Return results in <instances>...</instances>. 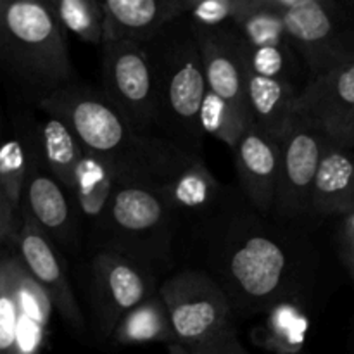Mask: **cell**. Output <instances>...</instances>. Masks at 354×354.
Masks as SVG:
<instances>
[{"instance_id":"obj_1","label":"cell","mask_w":354,"mask_h":354,"mask_svg":"<svg viewBox=\"0 0 354 354\" xmlns=\"http://www.w3.org/2000/svg\"><path fill=\"white\" fill-rule=\"evenodd\" d=\"M38 107L62 121L83 151L106 159L116 171V182L147 183L159 189L192 158L162 135L137 133L102 92L78 83L38 100Z\"/></svg>"},{"instance_id":"obj_2","label":"cell","mask_w":354,"mask_h":354,"mask_svg":"<svg viewBox=\"0 0 354 354\" xmlns=\"http://www.w3.org/2000/svg\"><path fill=\"white\" fill-rule=\"evenodd\" d=\"M144 48L154 73L158 130L180 151L203 158L201 107L209 88L192 19L178 17Z\"/></svg>"},{"instance_id":"obj_3","label":"cell","mask_w":354,"mask_h":354,"mask_svg":"<svg viewBox=\"0 0 354 354\" xmlns=\"http://www.w3.org/2000/svg\"><path fill=\"white\" fill-rule=\"evenodd\" d=\"M0 64L38 100L75 83L68 44L48 2L0 0Z\"/></svg>"},{"instance_id":"obj_4","label":"cell","mask_w":354,"mask_h":354,"mask_svg":"<svg viewBox=\"0 0 354 354\" xmlns=\"http://www.w3.org/2000/svg\"><path fill=\"white\" fill-rule=\"evenodd\" d=\"M223 275L232 289L230 303L235 297L245 310L268 311L279 301L299 296L289 248L265 232H248L227 242Z\"/></svg>"},{"instance_id":"obj_5","label":"cell","mask_w":354,"mask_h":354,"mask_svg":"<svg viewBox=\"0 0 354 354\" xmlns=\"http://www.w3.org/2000/svg\"><path fill=\"white\" fill-rule=\"evenodd\" d=\"M308 78L354 61V14L335 0H272ZM306 78V80H308Z\"/></svg>"},{"instance_id":"obj_6","label":"cell","mask_w":354,"mask_h":354,"mask_svg":"<svg viewBox=\"0 0 354 354\" xmlns=\"http://www.w3.org/2000/svg\"><path fill=\"white\" fill-rule=\"evenodd\" d=\"M180 220L158 187L138 182H116L104 227L116 235L118 248L135 261L168 254L173 228Z\"/></svg>"},{"instance_id":"obj_7","label":"cell","mask_w":354,"mask_h":354,"mask_svg":"<svg viewBox=\"0 0 354 354\" xmlns=\"http://www.w3.org/2000/svg\"><path fill=\"white\" fill-rule=\"evenodd\" d=\"M169 313L176 342L185 348L230 327L232 303L218 280L203 270H183L158 290Z\"/></svg>"},{"instance_id":"obj_8","label":"cell","mask_w":354,"mask_h":354,"mask_svg":"<svg viewBox=\"0 0 354 354\" xmlns=\"http://www.w3.org/2000/svg\"><path fill=\"white\" fill-rule=\"evenodd\" d=\"M102 95L140 135L158 128L154 73L144 47L133 44H102Z\"/></svg>"},{"instance_id":"obj_9","label":"cell","mask_w":354,"mask_h":354,"mask_svg":"<svg viewBox=\"0 0 354 354\" xmlns=\"http://www.w3.org/2000/svg\"><path fill=\"white\" fill-rule=\"evenodd\" d=\"M294 111L327 144L354 151V61L308 78Z\"/></svg>"},{"instance_id":"obj_10","label":"cell","mask_w":354,"mask_h":354,"mask_svg":"<svg viewBox=\"0 0 354 354\" xmlns=\"http://www.w3.org/2000/svg\"><path fill=\"white\" fill-rule=\"evenodd\" d=\"M92 270L97 324L100 334L111 339L121 318L156 290L145 265L114 249L97 252Z\"/></svg>"},{"instance_id":"obj_11","label":"cell","mask_w":354,"mask_h":354,"mask_svg":"<svg viewBox=\"0 0 354 354\" xmlns=\"http://www.w3.org/2000/svg\"><path fill=\"white\" fill-rule=\"evenodd\" d=\"M325 140L299 116L280 142V175L275 214L279 220L311 216V194L320 166Z\"/></svg>"},{"instance_id":"obj_12","label":"cell","mask_w":354,"mask_h":354,"mask_svg":"<svg viewBox=\"0 0 354 354\" xmlns=\"http://www.w3.org/2000/svg\"><path fill=\"white\" fill-rule=\"evenodd\" d=\"M19 213L21 225L16 235L17 254L21 256L28 272L48 294L66 324L78 334H85V318L76 301L64 261L52 244V239L35 223L28 211L21 207Z\"/></svg>"},{"instance_id":"obj_13","label":"cell","mask_w":354,"mask_h":354,"mask_svg":"<svg viewBox=\"0 0 354 354\" xmlns=\"http://www.w3.org/2000/svg\"><path fill=\"white\" fill-rule=\"evenodd\" d=\"M194 24L207 88L251 118L248 100V57L244 38L232 23L216 28ZM252 120V118H251Z\"/></svg>"},{"instance_id":"obj_14","label":"cell","mask_w":354,"mask_h":354,"mask_svg":"<svg viewBox=\"0 0 354 354\" xmlns=\"http://www.w3.org/2000/svg\"><path fill=\"white\" fill-rule=\"evenodd\" d=\"M242 192L258 213L273 214L280 175V144L251 124L234 149Z\"/></svg>"},{"instance_id":"obj_15","label":"cell","mask_w":354,"mask_h":354,"mask_svg":"<svg viewBox=\"0 0 354 354\" xmlns=\"http://www.w3.org/2000/svg\"><path fill=\"white\" fill-rule=\"evenodd\" d=\"M104 44L144 47L169 23L187 16L189 0H102Z\"/></svg>"},{"instance_id":"obj_16","label":"cell","mask_w":354,"mask_h":354,"mask_svg":"<svg viewBox=\"0 0 354 354\" xmlns=\"http://www.w3.org/2000/svg\"><path fill=\"white\" fill-rule=\"evenodd\" d=\"M31 145H33V158H31L21 207L28 211L35 223L52 241L69 244L75 232V220H73L68 192L50 173L41 171L40 166H44V162L38 154L37 144L33 142Z\"/></svg>"},{"instance_id":"obj_17","label":"cell","mask_w":354,"mask_h":354,"mask_svg":"<svg viewBox=\"0 0 354 354\" xmlns=\"http://www.w3.org/2000/svg\"><path fill=\"white\" fill-rule=\"evenodd\" d=\"M354 213V151L325 142L311 194V216H348Z\"/></svg>"},{"instance_id":"obj_18","label":"cell","mask_w":354,"mask_h":354,"mask_svg":"<svg viewBox=\"0 0 354 354\" xmlns=\"http://www.w3.org/2000/svg\"><path fill=\"white\" fill-rule=\"evenodd\" d=\"M297 93L299 88L294 83L261 78L249 73L248 100L252 123L280 144L296 121L294 106Z\"/></svg>"},{"instance_id":"obj_19","label":"cell","mask_w":354,"mask_h":354,"mask_svg":"<svg viewBox=\"0 0 354 354\" xmlns=\"http://www.w3.org/2000/svg\"><path fill=\"white\" fill-rule=\"evenodd\" d=\"M16 294L19 308L16 354H40L48 337L54 304L28 272L19 254L16 263Z\"/></svg>"},{"instance_id":"obj_20","label":"cell","mask_w":354,"mask_h":354,"mask_svg":"<svg viewBox=\"0 0 354 354\" xmlns=\"http://www.w3.org/2000/svg\"><path fill=\"white\" fill-rule=\"evenodd\" d=\"M159 190L180 218H192L204 216L216 206L221 185L209 171L204 158L192 156Z\"/></svg>"},{"instance_id":"obj_21","label":"cell","mask_w":354,"mask_h":354,"mask_svg":"<svg viewBox=\"0 0 354 354\" xmlns=\"http://www.w3.org/2000/svg\"><path fill=\"white\" fill-rule=\"evenodd\" d=\"M310 315L299 296L279 301L266 311V318L256 330L254 339L263 349L273 354L303 351L310 332Z\"/></svg>"},{"instance_id":"obj_22","label":"cell","mask_w":354,"mask_h":354,"mask_svg":"<svg viewBox=\"0 0 354 354\" xmlns=\"http://www.w3.org/2000/svg\"><path fill=\"white\" fill-rule=\"evenodd\" d=\"M116 189V171L106 159L83 151L76 166L75 187L71 196L85 220L100 227L106 221L107 209Z\"/></svg>"},{"instance_id":"obj_23","label":"cell","mask_w":354,"mask_h":354,"mask_svg":"<svg viewBox=\"0 0 354 354\" xmlns=\"http://www.w3.org/2000/svg\"><path fill=\"white\" fill-rule=\"evenodd\" d=\"M35 144L48 173L64 187L66 192L71 194L76 166L83 156V147L71 130L57 118L47 116L38 123Z\"/></svg>"},{"instance_id":"obj_24","label":"cell","mask_w":354,"mask_h":354,"mask_svg":"<svg viewBox=\"0 0 354 354\" xmlns=\"http://www.w3.org/2000/svg\"><path fill=\"white\" fill-rule=\"evenodd\" d=\"M111 341L118 346H142L154 342L169 346L176 342L169 313L159 292L152 294L144 303L128 311L114 328Z\"/></svg>"},{"instance_id":"obj_25","label":"cell","mask_w":354,"mask_h":354,"mask_svg":"<svg viewBox=\"0 0 354 354\" xmlns=\"http://www.w3.org/2000/svg\"><path fill=\"white\" fill-rule=\"evenodd\" d=\"M232 24L237 28L249 47H292L283 17L273 7L272 0H259L256 9L235 19Z\"/></svg>"},{"instance_id":"obj_26","label":"cell","mask_w":354,"mask_h":354,"mask_svg":"<svg viewBox=\"0 0 354 354\" xmlns=\"http://www.w3.org/2000/svg\"><path fill=\"white\" fill-rule=\"evenodd\" d=\"M251 124H254L251 118L245 116L242 111L218 97L216 93L207 90L203 107H201V128H203L204 135H209V137L223 142L234 152L244 131Z\"/></svg>"},{"instance_id":"obj_27","label":"cell","mask_w":354,"mask_h":354,"mask_svg":"<svg viewBox=\"0 0 354 354\" xmlns=\"http://www.w3.org/2000/svg\"><path fill=\"white\" fill-rule=\"evenodd\" d=\"M52 12L64 30L88 45L104 44V9L97 0H48Z\"/></svg>"},{"instance_id":"obj_28","label":"cell","mask_w":354,"mask_h":354,"mask_svg":"<svg viewBox=\"0 0 354 354\" xmlns=\"http://www.w3.org/2000/svg\"><path fill=\"white\" fill-rule=\"evenodd\" d=\"M33 158V145L19 137L0 144V187L12 209L21 211L28 171Z\"/></svg>"},{"instance_id":"obj_29","label":"cell","mask_w":354,"mask_h":354,"mask_svg":"<svg viewBox=\"0 0 354 354\" xmlns=\"http://www.w3.org/2000/svg\"><path fill=\"white\" fill-rule=\"evenodd\" d=\"M17 252L0 258V354H16L17 308L16 294Z\"/></svg>"},{"instance_id":"obj_30","label":"cell","mask_w":354,"mask_h":354,"mask_svg":"<svg viewBox=\"0 0 354 354\" xmlns=\"http://www.w3.org/2000/svg\"><path fill=\"white\" fill-rule=\"evenodd\" d=\"M245 57H248L249 73L261 78L280 80V82H289L296 85V78L301 75V69L304 68L303 61L296 54L292 47H261L245 48Z\"/></svg>"},{"instance_id":"obj_31","label":"cell","mask_w":354,"mask_h":354,"mask_svg":"<svg viewBox=\"0 0 354 354\" xmlns=\"http://www.w3.org/2000/svg\"><path fill=\"white\" fill-rule=\"evenodd\" d=\"M259 0H189L187 16L206 28L234 23L244 14L256 9Z\"/></svg>"},{"instance_id":"obj_32","label":"cell","mask_w":354,"mask_h":354,"mask_svg":"<svg viewBox=\"0 0 354 354\" xmlns=\"http://www.w3.org/2000/svg\"><path fill=\"white\" fill-rule=\"evenodd\" d=\"M190 354H249L248 349L242 346L235 334L234 327H227L221 332L214 334L213 337L187 348Z\"/></svg>"},{"instance_id":"obj_33","label":"cell","mask_w":354,"mask_h":354,"mask_svg":"<svg viewBox=\"0 0 354 354\" xmlns=\"http://www.w3.org/2000/svg\"><path fill=\"white\" fill-rule=\"evenodd\" d=\"M17 213L12 209V206L7 201L6 194H3L2 187H0V241L6 242L7 239L14 237L16 239L17 235Z\"/></svg>"},{"instance_id":"obj_34","label":"cell","mask_w":354,"mask_h":354,"mask_svg":"<svg viewBox=\"0 0 354 354\" xmlns=\"http://www.w3.org/2000/svg\"><path fill=\"white\" fill-rule=\"evenodd\" d=\"M341 251L342 258H344L346 265L351 270L354 275V241H349V239H341Z\"/></svg>"},{"instance_id":"obj_35","label":"cell","mask_w":354,"mask_h":354,"mask_svg":"<svg viewBox=\"0 0 354 354\" xmlns=\"http://www.w3.org/2000/svg\"><path fill=\"white\" fill-rule=\"evenodd\" d=\"M341 239H349V241H354V213L342 218Z\"/></svg>"},{"instance_id":"obj_36","label":"cell","mask_w":354,"mask_h":354,"mask_svg":"<svg viewBox=\"0 0 354 354\" xmlns=\"http://www.w3.org/2000/svg\"><path fill=\"white\" fill-rule=\"evenodd\" d=\"M168 354H190V351L185 346L178 344V342H173V344L168 346Z\"/></svg>"},{"instance_id":"obj_37","label":"cell","mask_w":354,"mask_h":354,"mask_svg":"<svg viewBox=\"0 0 354 354\" xmlns=\"http://www.w3.org/2000/svg\"><path fill=\"white\" fill-rule=\"evenodd\" d=\"M3 130V120H2V111H0V133H2Z\"/></svg>"},{"instance_id":"obj_38","label":"cell","mask_w":354,"mask_h":354,"mask_svg":"<svg viewBox=\"0 0 354 354\" xmlns=\"http://www.w3.org/2000/svg\"><path fill=\"white\" fill-rule=\"evenodd\" d=\"M2 244H3V241H0V251H2ZM0 258H2V256H0Z\"/></svg>"}]
</instances>
